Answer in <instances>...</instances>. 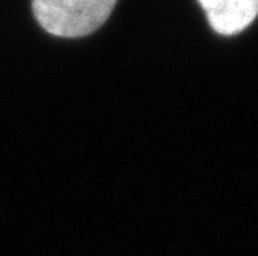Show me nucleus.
Returning <instances> with one entry per match:
<instances>
[{
    "instance_id": "1",
    "label": "nucleus",
    "mask_w": 258,
    "mask_h": 256,
    "mask_svg": "<svg viewBox=\"0 0 258 256\" xmlns=\"http://www.w3.org/2000/svg\"><path fill=\"white\" fill-rule=\"evenodd\" d=\"M118 0H33L39 25L53 36L75 39L101 28Z\"/></svg>"
},
{
    "instance_id": "2",
    "label": "nucleus",
    "mask_w": 258,
    "mask_h": 256,
    "mask_svg": "<svg viewBox=\"0 0 258 256\" xmlns=\"http://www.w3.org/2000/svg\"><path fill=\"white\" fill-rule=\"evenodd\" d=\"M218 34L233 36L246 30L258 16V0H198Z\"/></svg>"
}]
</instances>
